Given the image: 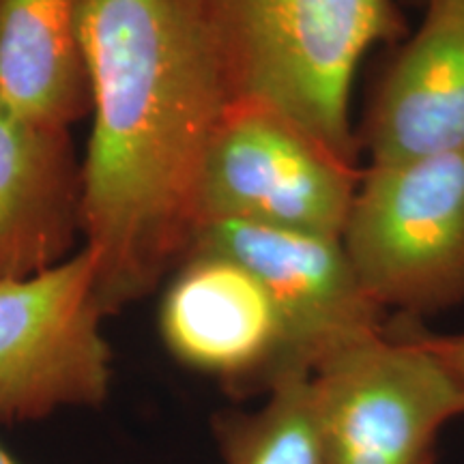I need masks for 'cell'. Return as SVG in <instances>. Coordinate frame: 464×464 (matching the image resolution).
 <instances>
[{"mask_svg": "<svg viewBox=\"0 0 464 464\" xmlns=\"http://www.w3.org/2000/svg\"><path fill=\"white\" fill-rule=\"evenodd\" d=\"M106 318L86 247L39 276L0 282V426L106 402Z\"/></svg>", "mask_w": 464, "mask_h": 464, "instance_id": "5b68a950", "label": "cell"}, {"mask_svg": "<svg viewBox=\"0 0 464 464\" xmlns=\"http://www.w3.org/2000/svg\"><path fill=\"white\" fill-rule=\"evenodd\" d=\"M194 249L226 254L258 277L286 327L293 372L312 374L342 348L385 329V312L368 297L335 237L208 222L194 232Z\"/></svg>", "mask_w": 464, "mask_h": 464, "instance_id": "52a82bcc", "label": "cell"}, {"mask_svg": "<svg viewBox=\"0 0 464 464\" xmlns=\"http://www.w3.org/2000/svg\"><path fill=\"white\" fill-rule=\"evenodd\" d=\"M170 355L237 398L265 393L290 370L288 335L258 277L218 252L181 260L160 305Z\"/></svg>", "mask_w": 464, "mask_h": 464, "instance_id": "ba28073f", "label": "cell"}, {"mask_svg": "<svg viewBox=\"0 0 464 464\" xmlns=\"http://www.w3.org/2000/svg\"><path fill=\"white\" fill-rule=\"evenodd\" d=\"M0 464H20V462H17V460H15V458L9 454V451H7V450H5V448H3V445H0Z\"/></svg>", "mask_w": 464, "mask_h": 464, "instance_id": "5bb4252c", "label": "cell"}, {"mask_svg": "<svg viewBox=\"0 0 464 464\" xmlns=\"http://www.w3.org/2000/svg\"><path fill=\"white\" fill-rule=\"evenodd\" d=\"M357 181L353 161L284 114L230 102L202 166L198 226L243 222L340 239Z\"/></svg>", "mask_w": 464, "mask_h": 464, "instance_id": "8992f818", "label": "cell"}, {"mask_svg": "<svg viewBox=\"0 0 464 464\" xmlns=\"http://www.w3.org/2000/svg\"><path fill=\"white\" fill-rule=\"evenodd\" d=\"M82 232V166L69 130L0 100V282L26 280L72 256Z\"/></svg>", "mask_w": 464, "mask_h": 464, "instance_id": "30bf717a", "label": "cell"}, {"mask_svg": "<svg viewBox=\"0 0 464 464\" xmlns=\"http://www.w3.org/2000/svg\"><path fill=\"white\" fill-rule=\"evenodd\" d=\"M423 464H434V458H430V460H426Z\"/></svg>", "mask_w": 464, "mask_h": 464, "instance_id": "2e32d148", "label": "cell"}, {"mask_svg": "<svg viewBox=\"0 0 464 464\" xmlns=\"http://www.w3.org/2000/svg\"><path fill=\"white\" fill-rule=\"evenodd\" d=\"M230 102L266 106L355 164L351 89L376 44L404 34L393 0H179Z\"/></svg>", "mask_w": 464, "mask_h": 464, "instance_id": "7a4b0ae2", "label": "cell"}, {"mask_svg": "<svg viewBox=\"0 0 464 464\" xmlns=\"http://www.w3.org/2000/svg\"><path fill=\"white\" fill-rule=\"evenodd\" d=\"M213 432L224 464H327L310 372L284 376L256 411L219 413Z\"/></svg>", "mask_w": 464, "mask_h": 464, "instance_id": "7c38bea8", "label": "cell"}, {"mask_svg": "<svg viewBox=\"0 0 464 464\" xmlns=\"http://www.w3.org/2000/svg\"><path fill=\"white\" fill-rule=\"evenodd\" d=\"M84 0H0V100L69 130L91 112L80 11Z\"/></svg>", "mask_w": 464, "mask_h": 464, "instance_id": "8fae6325", "label": "cell"}, {"mask_svg": "<svg viewBox=\"0 0 464 464\" xmlns=\"http://www.w3.org/2000/svg\"><path fill=\"white\" fill-rule=\"evenodd\" d=\"M312 385L327 464H423L440 428L464 415V387L413 329L342 348Z\"/></svg>", "mask_w": 464, "mask_h": 464, "instance_id": "277c9868", "label": "cell"}, {"mask_svg": "<svg viewBox=\"0 0 464 464\" xmlns=\"http://www.w3.org/2000/svg\"><path fill=\"white\" fill-rule=\"evenodd\" d=\"M423 9L370 103L363 144L372 166L464 153V7L430 0Z\"/></svg>", "mask_w": 464, "mask_h": 464, "instance_id": "9c48e42d", "label": "cell"}, {"mask_svg": "<svg viewBox=\"0 0 464 464\" xmlns=\"http://www.w3.org/2000/svg\"><path fill=\"white\" fill-rule=\"evenodd\" d=\"M342 246L368 297L406 316L464 301V153L370 166Z\"/></svg>", "mask_w": 464, "mask_h": 464, "instance_id": "3957f363", "label": "cell"}, {"mask_svg": "<svg viewBox=\"0 0 464 464\" xmlns=\"http://www.w3.org/2000/svg\"><path fill=\"white\" fill-rule=\"evenodd\" d=\"M80 39L92 112L82 235L112 316L188 256L202 166L230 92L179 0H84Z\"/></svg>", "mask_w": 464, "mask_h": 464, "instance_id": "6da1fadb", "label": "cell"}, {"mask_svg": "<svg viewBox=\"0 0 464 464\" xmlns=\"http://www.w3.org/2000/svg\"><path fill=\"white\" fill-rule=\"evenodd\" d=\"M428 344L437 353L458 382L464 387V334L460 335H430L426 334Z\"/></svg>", "mask_w": 464, "mask_h": 464, "instance_id": "4fadbf2b", "label": "cell"}, {"mask_svg": "<svg viewBox=\"0 0 464 464\" xmlns=\"http://www.w3.org/2000/svg\"><path fill=\"white\" fill-rule=\"evenodd\" d=\"M415 3L426 5V3H430V0H415ZM451 3H458V5H462V7H464V0H451Z\"/></svg>", "mask_w": 464, "mask_h": 464, "instance_id": "9a60e30c", "label": "cell"}]
</instances>
